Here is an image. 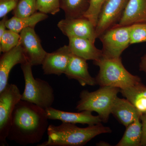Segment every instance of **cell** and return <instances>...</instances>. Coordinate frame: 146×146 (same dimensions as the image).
Wrapping results in <instances>:
<instances>
[{"instance_id":"e0dca14e","label":"cell","mask_w":146,"mask_h":146,"mask_svg":"<svg viewBox=\"0 0 146 146\" xmlns=\"http://www.w3.org/2000/svg\"><path fill=\"white\" fill-rule=\"evenodd\" d=\"M111 114L126 127L140 118L141 115L138 110L128 100L117 97L112 105Z\"/></svg>"},{"instance_id":"7402d4cb","label":"cell","mask_w":146,"mask_h":146,"mask_svg":"<svg viewBox=\"0 0 146 146\" xmlns=\"http://www.w3.org/2000/svg\"><path fill=\"white\" fill-rule=\"evenodd\" d=\"M20 35L11 30H6L0 37V52L4 53L9 51L17 46L20 43Z\"/></svg>"},{"instance_id":"f546056e","label":"cell","mask_w":146,"mask_h":146,"mask_svg":"<svg viewBox=\"0 0 146 146\" xmlns=\"http://www.w3.org/2000/svg\"><path fill=\"white\" fill-rule=\"evenodd\" d=\"M139 70L144 72L146 76V53L141 58L139 63Z\"/></svg>"},{"instance_id":"8fae6325","label":"cell","mask_w":146,"mask_h":146,"mask_svg":"<svg viewBox=\"0 0 146 146\" xmlns=\"http://www.w3.org/2000/svg\"><path fill=\"white\" fill-rule=\"evenodd\" d=\"M72 54L68 45L54 52H47L42 64L44 74L60 76L65 74Z\"/></svg>"},{"instance_id":"4316f807","label":"cell","mask_w":146,"mask_h":146,"mask_svg":"<svg viewBox=\"0 0 146 146\" xmlns=\"http://www.w3.org/2000/svg\"><path fill=\"white\" fill-rule=\"evenodd\" d=\"M19 0H0V18H2L14 10Z\"/></svg>"},{"instance_id":"ac0fdd59","label":"cell","mask_w":146,"mask_h":146,"mask_svg":"<svg viewBox=\"0 0 146 146\" xmlns=\"http://www.w3.org/2000/svg\"><path fill=\"white\" fill-rule=\"evenodd\" d=\"M120 93L141 113V116L146 113V86L142 82L124 89Z\"/></svg>"},{"instance_id":"9a60e30c","label":"cell","mask_w":146,"mask_h":146,"mask_svg":"<svg viewBox=\"0 0 146 146\" xmlns=\"http://www.w3.org/2000/svg\"><path fill=\"white\" fill-rule=\"evenodd\" d=\"M146 23V0H129L119 21L116 25L128 26Z\"/></svg>"},{"instance_id":"2e32d148","label":"cell","mask_w":146,"mask_h":146,"mask_svg":"<svg viewBox=\"0 0 146 146\" xmlns=\"http://www.w3.org/2000/svg\"><path fill=\"white\" fill-rule=\"evenodd\" d=\"M69 46L72 53L85 60L98 61L103 57L102 50L97 48L94 42L84 38H69Z\"/></svg>"},{"instance_id":"44dd1931","label":"cell","mask_w":146,"mask_h":146,"mask_svg":"<svg viewBox=\"0 0 146 146\" xmlns=\"http://www.w3.org/2000/svg\"><path fill=\"white\" fill-rule=\"evenodd\" d=\"M90 0H60V8L64 11L65 18L84 17L89 8Z\"/></svg>"},{"instance_id":"ffe728a7","label":"cell","mask_w":146,"mask_h":146,"mask_svg":"<svg viewBox=\"0 0 146 146\" xmlns=\"http://www.w3.org/2000/svg\"><path fill=\"white\" fill-rule=\"evenodd\" d=\"M141 121L138 118L127 127L122 138L116 146H141L143 129Z\"/></svg>"},{"instance_id":"5b68a950","label":"cell","mask_w":146,"mask_h":146,"mask_svg":"<svg viewBox=\"0 0 146 146\" xmlns=\"http://www.w3.org/2000/svg\"><path fill=\"white\" fill-rule=\"evenodd\" d=\"M32 66L28 61L21 65L25 82L21 100L46 110L51 107L54 102V91L48 82L41 79L34 78Z\"/></svg>"},{"instance_id":"7c38bea8","label":"cell","mask_w":146,"mask_h":146,"mask_svg":"<svg viewBox=\"0 0 146 146\" xmlns=\"http://www.w3.org/2000/svg\"><path fill=\"white\" fill-rule=\"evenodd\" d=\"M27 62L26 56L20 44L9 51L3 53L0 58V92L8 84L9 74L13 67Z\"/></svg>"},{"instance_id":"4dcf8cb0","label":"cell","mask_w":146,"mask_h":146,"mask_svg":"<svg viewBox=\"0 0 146 146\" xmlns=\"http://www.w3.org/2000/svg\"><path fill=\"white\" fill-rule=\"evenodd\" d=\"M103 143V142H100V143H99L98 144H97V145H99V146H104V145H105L106 146H108V145H109V144H108L107 143H105L104 144V143Z\"/></svg>"},{"instance_id":"5bb4252c","label":"cell","mask_w":146,"mask_h":146,"mask_svg":"<svg viewBox=\"0 0 146 146\" xmlns=\"http://www.w3.org/2000/svg\"><path fill=\"white\" fill-rule=\"evenodd\" d=\"M64 74L69 79L77 80L82 86H94L97 84L96 79L90 75L88 71L86 60L72 53Z\"/></svg>"},{"instance_id":"d4e9b609","label":"cell","mask_w":146,"mask_h":146,"mask_svg":"<svg viewBox=\"0 0 146 146\" xmlns=\"http://www.w3.org/2000/svg\"><path fill=\"white\" fill-rule=\"evenodd\" d=\"M36 9L39 12L54 15L60 10V0H36Z\"/></svg>"},{"instance_id":"7a4b0ae2","label":"cell","mask_w":146,"mask_h":146,"mask_svg":"<svg viewBox=\"0 0 146 146\" xmlns=\"http://www.w3.org/2000/svg\"><path fill=\"white\" fill-rule=\"evenodd\" d=\"M47 131L48 140L37 146H83L96 136L102 133H110L112 130L101 123L81 128L75 124L62 122L59 125H50Z\"/></svg>"},{"instance_id":"6da1fadb","label":"cell","mask_w":146,"mask_h":146,"mask_svg":"<svg viewBox=\"0 0 146 146\" xmlns=\"http://www.w3.org/2000/svg\"><path fill=\"white\" fill-rule=\"evenodd\" d=\"M46 110L21 100L16 105L7 139L26 146L39 143L49 127Z\"/></svg>"},{"instance_id":"4fadbf2b","label":"cell","mask_w":146,"mask_h":146,"mask_svg":"<svg viewBox=\"0 0 146 146\" xmlns=\"http://www.w3.org/2000/svg\"><path fill=\"white\" fill-rule=\"evenodd\" d=\"M46 110L49 119L60 120L63 123L93 125L101 123L102 122L99 115L94 116L92 115V112L88 110L71 112L62 111L52 107Z\"/></svg>"},{"instance_id":"30bf717a","label":"cell","mask_w":146,"mask_h":146,"mask_svg":"<svg viewBox=\"0 0 146 146\" xmlns=\"http://www.w3.org/2000/svg\"><path fill=\"white\" fill-rule=\"evenodd\" d=\"M20 33L19 44L23 50L28 61L33 66L42 65L47 52L42 47L34 28H27Z\"/></svg>"},{"instance_id":"277c9868","label":"cell","mask_w":146,"mask_h":146,"mask_svg":"<svg viewBox=\"0 0 146 146\" xmlns=\"http://www.w3.org/2000/svg\"><path fill=\"white\" fill-rule=\"evenodd\" d=\"M120 91L119 88L110 86H101L94 92L83 90L80 95V99L76 109L79 112L88 110L96 112L102 121L107 123L112 105Z\"/></svg>"},{"instance_id":"ba28073f","label":"cell","mask_w":146,"mask_h":146,"mask_svg":"<svg viewBox=\"0 0 146 146\" xmlns=\"http://www.w3.org/2000/svg\"><path fill=\"white\" fill-rule=\"evenodd\" d=\"M57 27L68 38H84L89 39L94 43L97 39L96 27L88 18L84 17L65 18L58 23Z\"/></svg>"},{"instance_id":"83f0119b","label":"cell","mask_w":146,"mask_h":146,"mask_svg":"<svg viewBox=\"0 0 146 146\" xmlns=\"http://www.w3.org/2000/svg\"><path fill=\"white\" fill-rule=\"evenodd\" d=\"M141 120L143 129L141 146H146V113L141 116Z\"/></svg>"},{"instance_id":"603a6c76","label":"cell","mask_w":146,"mask_h":146,"mask_svg":"<svg viewBox=\"0 0 146 146\" xmlns=\"http://www.w3.org/2000/svg\"><path fill=\"white\" fill-rule=\"evenodd\" d=\"M36 0H19L16 8L13 10L14 16L23 18L31 16L36 12Z\"/></svg>"},{"instance_id":"8992f818","label":"cell","mask_w":146,"mask_h":146,"mask_svg":"<svg viewBox=\"0 0 146 146\" xmlns=\"http://www.w3.org/2000/svg\"><path fill=\"white\" fill-rule=\"evenodd\" d=\"M130 27L115 25L99 37L102 44L103 57L117 58L130 45Z\"/></svg>"},{"instance_id":"f1b7e54d","label":"cell","mask_w":146,"mask_h":146,"mask_svg":"<svg viewBox=\"0 0 146 146\" xmlns=\"http://www.w3.org/2000/svg\"><path fill=\"white\" fill-rule=\"evenodd\" d=\"M7 20L8 19L6 16L2 18V20L0 21V37H1L6 31V22Z\"/></svg>"},{"instance_id":"484cf974","label":"cell","mask_w":146,"mask_h":146,"mask_svg":"<svg viewBox=\"0 0 146 146\" xmlns=\"http://www.w3.org/2000/svg\"><path fill=\"white\" fill-rule=\"evenodd\" d=\"M107 0H90V5L84 17L88 18L96 27L102 7Z\"/></svg>"},{"instance_id":"9c48e42d","label":"cell","mask_w":146,"mask_h":146,"mask_svg":"<svg viewBox=\"0 0 146 146\" xmlns=\"http://www.w3.org/2000/svg\"><path fill=\"white\" fill-rule=\"evenodd\" d=\"M129 0H107L102 7L96 27L99 38L108 29L117 24Z\"/></svg>"},{"instance_id":"3957f363","label":"cell","mask_w":146,"mask_h":146,"mask_svg":"<svg viewBox=\"0 0 146 146\" xmlns=\"http://www.w3.org/2000/svg\"><path fill=\"white\" fill-rule=\"evenodd\" d=\"M94 64L99 67L96 79L97 84L100 86H110L120 89H125L141 82L137 76L127 70L122 62L121 58H106L102 57Z\"/></svg>"},{"instance_id":"d6986e66","label":"cell","mask_w":146,"mask_h":146,"mask_svg":"<svg viewBox=\"0 0 146 146\" xmlns=\"http://www.w3.org/2000/svg\"><path fill=\"white\" fill-rule=\"evenodd\" d=\"M46 14L36 12L31 16L23 18L13 16L6 22L7 28L20 33L24 29L31 27L35 28L36 24L48 18Z\"/></svg>"},{"instance_id":"52a82bcc","label":"cell","mask_w":146,"mask_h":146,"mask_svg":"<svg viewBox=\"0 0 146 146\" xmlns=\"http://www.w3.org/2000/svg\"><path fill=\"white\" fill-rule=\"evenodd\" d=\"M22 94L16 84H8L0 92V146L7 145V135L12 115L16 105L21 100Z\"/></svg>"},{"instance_id":"cb8c5ba5","label":"cell","mask_w":146,"mask_h":146,"mask_svg":"<svg viewBox=\"0 0 146 146\" xmlns=\"http://www.w3.org/2000/svg\"><path fill=\"white\" fill-rule=\"evenodd\" d=\"M130 45L146 42V23L130 25Z\"/></svg>"}]
</instances>
